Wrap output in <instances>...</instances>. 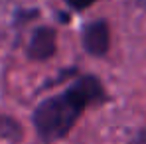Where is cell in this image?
Listing matches in <instances>:
<instances>
[{"label":"cell","mask_w":146,"mask_h":144,"mask_svg":"<svg viewBox=\"0 0 146 144\" xmlns=\"http://www.w3.org/2000/svg\"><path fill=\"white\" fill-rule=\"evenodd\" d=\"M69 4H71L73 8H85V6H89V4H93L95 0H67Z\"/></svg>","instance_id":"cell-4"},{"label":"cell","mask_w":146,"mask_h":144,"mask_svg":"<svg viewBox=\"0 0 146 144\" xmlns=\"http://www.w3.org/2000/svg\"><path fill=\"white\" fill-rule=\"evenodd\" d=\"M99 97H101L99 81L93 77H83L65 95L53 97L42 103L34 115V122L40 136L46 140H57L65 136L77 117L81 115V111L89 103L97 101Z\"/></svg>","instance_id":"cell-1"},{"label":"cell","mask_w":146,"mask_h":144,"mask_svg":"<svg viewBox=\"0 0 146 144\" xmlns=\"http://www.w3.org/2000/svg\"><path fill=\"white\" fill-rule=\"evenodd\" d=\"M53 51H55V34H53V30L40 28L32 36V40H30V48H28L30 57H34V59H46Z\"/></svg>","instance_id":"cell-2"},{"label":"cell","mask_w":146,"mask_h":144,"mask_svg":"<svg viewBox=\"0 0 146 144\" xmlns=\"http://www.w3.org/2000/svg\"><path fill=\"white\" fill-rule=\"evenodd\" d=\"M83 42H85V48L89 49L91 53H95V55L105 53L107 48H109V28H107V24L105 22L89 24L87 30H85Z\"/></svg>","instance_id":"cell-3"}]
</instances>
